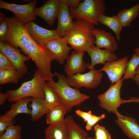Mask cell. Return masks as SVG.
<instances>
[{
	"instance_id": "cell-1",
	"label": "cell",
	"mask_w": 139,
	"mask_h": 139,
	"mask_svg": "<svg viewBox=\"0 0 139 139\" xmlns=\"http://www.w3.org/2000/svg\"><path fill=\"white\" fill-rule=\"evenodd\" d=\"M73 29L64 38L72 48L77 51H87L94 44L95 38L92 31L94 25L83 19L74 21Z\"/></svg>"
},
{
	"instance_id": "cell-2",
	"label": "cell",
	"mask_w": 139,
	"mask_h": 139,
	"mask_svg": "<svg viewBox=\"0 0 139 139\" xmlns=\"http://www.w3.org/2000/svg\"><path fill=\"white\" fill-rule=\"evenodd\" d=\"M58 81L48 82V84L58 95L61 103L66 107L69 111L74 106L80 105L82 102L89 99L90 97L82 93L79 90L73 88L69 85L64 75L55 72Z\"/></svg>"
},
{
	"instance_id": "cell-3",
	"label": "cell",
	"mask_w": 139,
	"mask_h": 139,
	"mask_svg": "<svg viewBox=\"0 0 139 139\" xmlns=\"http://www.w3.org/2000/svg\"><path fill=\"white\" fill-rule=\"evenodd\" d=\"M46 81L42 79L38 71L34 72L33 77L29 81L22 83L15 90H7L8 101L14 102L20 99L27 97H35L45 99L44 86Z\"/></svg>"
},
{
	"instance_id": "cell-4",
	"label": "cell",
	"mask_w": 139,
	"mask_h": 139,
	"mask_svg": "<svg viewBox=\"0 0 139 139\" xmlns=\"http://www.w3.org/2000/svg\"><path fill=\"white\" fill-rule=\"evenodd\" d=\"M69 9L72 18L83 19L98 26V17L101 14H105L106 8L103 0H85L80 2L76 8L69 7Z\"/></svg>"
},
{
	"instance_id": "cell-5",
	"label": "cell",
	"mask_w": 139,
	"mask_h": 139,
	"mask_svg": "<svg viewBox=\"0 0 139 139\" xmlns=\"http://www.w3.org/2000/svg\"><path fill=\"white\" fill-rule=\"evenodd\" d=\"M9 28L6 43L21 49L33 39L29 34L27 23L15 16L9 18Z\"/></svg>"
},
{
	"instance_id": "cell-6",
	"label": "cell",
	"mask_w": 139,
	"mask_h": 139,
	"mask_svg": "<svg viewBox=\"0 0 139 139\" xmlns=\"http://www.w3.org/2000/svg\"><path fill=\"white\" fill-rule=\"evenodd\" d=\"M123 80L121 79L117 82L111 85L104 93L99 95L97 98L100 107L109 112H112L117 116L120 113L117 109L123 103L120 92Z\"/></svg>"
},
{
	"instance_id": "cell-7",
	"label": "cell",
	"mask_w": 139,
	"mask_h": 139,
	"mask_svg": "<svg viewBox=\"0 0 139 139\" xmlns=\"http://www.w3.org/2000/svg\"><path fill=\"white\" fill-rule=\"evenodd\" d=\"M87 68L90 70L87 73L67 76V81L71 86L77 89L83 87L92 89L99 85L101 80L102 74L94 68Z\"/></svg>"
},
{
	"instance_id": "cell-8",
	"label": "cell",
	"mask_w": 139,
	"mask_h": 139,
	"mask_svg": "<svg viewBox=\"0 0 139 139\" xmlns=\"http://www.w3.org/2000/svg\"><path fill=\"white\" fill-rule=\"evenodd\" d=\"M37 2V1L33 0L28 4L20 5L8 3L0 0V8L13 12L15 16L27 23L36 20L34 11Z\"/></svg>"
},
{
	"instance_id": "cell-9",
	"label": "cell",
	"mask_w": 139,
	"mask_h": 139,
	"mask_svg": "<svg viewBox=\"0 0 139 139\" xmlns=\"http://www.w3.org/2000/svg\"><path fill=\"white\" fill-rule=\"evenodd\" d=\"M21 49L15 48L7 43L0 42V51L5 54L11 61L16 70L22 76L28 72V69L25 62L30 58L22 54Z\"/></svg>"
},
{
	"instance_id": "cell-10",
	"label": "cell",
	"mask_w": 139,
	"mask_h": 139,
	"mask_svg": "<svg viewBox=\"0 0 139 139\" xmlns=\"http://www.w3.org/2000/svg\"><path fill=\"white\" fill-rule=\"evenodd\" d=\"M127 56L116 60L107 62L99 71H104L108 75L111 85L116 83L121 79L124 74L128 62Z\"/></svg>"
},
{
	"instance_id": "cell-11",
	"label": "cell",
	"mask_w": 139,
	"mask_h": 139,
	"mask_svg": "<svg viewBox=\"0 0 139 139\" xmlns=\"http://www.w3.org/2000/svg\"><path fill=\"white\" fill-rule=\"evenodd\" d=\"M60 5L59 0H48L42 6L35 7L34 15L40 17L48 24L52 26L57 18Z\"/></svg>"
},
{
	"instance_id": "cell-12",
	"label": "cell",
	"mask_w": 139,
	"mask_h": 139,
	"mask_svg": "<svg viewBox=\"0 0 139 139\" xmlns=\"http://www.w3.org/2000/svg\"><path fill=\"white\" fill-rule=\"evenodd\" d=\"M55 56L56 60L59 64H63L68 57L70 50L64 38H59L45 42L44 44Z\"/></svg>"
},
{
	"instance_id": "cell-13",
	"label": "cell",
	"mask_w": 139,
	"mask_h": 139,
	"mask_svg": "<svg viewBox=\"0 0 139 139\" xmlns=\"http://www.w3.org/2000/svg\"><path fill=\"white\" fill-rule=\"evenodd\" d=\"M59 1L60 5L57 17L58 24L56 30L59 37L62 38L73 29L74 23L68 7L61 0Z\"/></svg>"
},
{
	"instance_id": "cell-14",
	"label": "cell",
	"mask_w": 139,
	"mask_h": 139,
	"mask_svg": "<svg viewBox=\"0 0 139 139\" xmlns=\"http://www.w3.org/2000/svg\"><path fill=\"white\" fill-rule=\"evenodd\" d=\"M84 52L74 50L66 59L64 71L67 76L83 72L87 68L83 59Z\"/></svg>"
},
{
	"instance_id": "cell-15",
	"label": "cell",
	"mask_w": 139,
	"mask_h": 139,
	"mask_svg": "<svg viewBox=\"0 0 139 139\" xmlns=\"http://www.w3.org/2000/svg\"><path fill=\"white\" fill-rule=\"evenodd\" d=\"M95 38L94 44L99 48H105L114 53L118 49L116 37L111 33L103 30L95 28L92 31Z\"/></svg>"
},
{
	"instance_id": "cell-16",
	"label": "cell",
	"mask_w": 139,
	"mask_h": 139,
	"mask_svg": "<svg viewBox=\"0 0 139 139\" xmlns=\"http://www.w3.org/2000/svg\"><path fill=\"white\" fill-rule=\"evenodd\" d=\"M28 30L34 40L43 44L45 42L59 38L56 29L48 30L40 27L33 21L27 23Z\"/></svg>"
},
{
	"instance_id": "cell-17",
	"label": "cell",
	"mask_w": 139,
	"mask_h": 139,
	"mask_svg": "<svg viewBox=\"0 0 139 139\" xmlns=\"http://www.w3.org/2000/svg\"><path fill=\"white\" fill-rule=\"evenodd\" d=\"M91 60L90 64H87V67L93 68L99 64H104L107 62L116 60L118 57L114 53L105 49L102 50L92 45L86 51Z\"/></svg>"
},
{
	"instance_id": "cell-18",
	"label": "cell",
	"mask_w": 139,
	"mask_h": 139,
	"mask_svg": "<svg viewBox=\"0 0 139 139\" xmlns=\"http://www.w3.org/2000/svg\"><path fill=\"white\" fill-rule=\"evenodd\" d=\"M117 116L116 123L124 133L130 138L139 139V124L135 119L120 114Z\"/></svg>"
},
{
	"instance_id": "cell-19",
	"label": "cell",
	"mask_w": 139,
	"mask_h": 139,
	"mask_svg": "<svg viewBox=\"0 0 139 139\" xmlns=\"http://www.w3.org/2000/svg\"><path fill=\"white\" fill-rule=\"evenodd\" d=\"M45 134V139H67L68 128L66 119L59 124L49 125Z\"/></svg>"
},
{
	"instance_id": "cell-20",
	"label": "cell",
	"mask_w": 139,
	"mask_h": 139,
	"mask_svg": "<svg viewBox=\"0 0 139 139\" xmlns=\"http://www.w3.org/2000/svg\"><path fill=\"white\" fill-rule=\"evenodd\" d=\"M31 98H22L12 103L10 109L6 111L4 115L10 117L15 118L20 114L31 115V109L28 108V105L29 102H31Z\"/></svg>"
},
{
	"instance_id": "cell-21",
	"label": "cell",
	"mask_w": 139,
	"mask_h": 139,
	"mask_svg": "<svg viewBox=\"0 0 139 139\" xmlns=\"http://www.w3.org/2000/svg\"><path fill=\"white\" fill-rule=\"evenodd\" d=\"M116 15L123 27L130 26L133 21L139 15V2L130 8L119 11Z\"/></svg>"
},
{
	"instance_id": "cell-22",
	"label": "cell",
	"mask_w": 139,
	"mask_h": 139,
	"mask_svg": "<svg viewBox=\"0 0 139 139\" xmlns=\"http://www.w3.org/2000/svg\"><path fill=\"white\" fill-rule=\"evenodd\" d=\"M30 106L31 108V120L35 122L44 115L47 114L49 110L45 99L40 98L32 97Z\"/></svg>"
},
{
	"instance_id": "cell-23",
	"label": "cell",
	"mask_w": 139,
	"mask_h": 139,
	"mask_svg": "<svg viewBox=\"0 0 139 139\" xmlns=\"http://www.w3.org/2000/svg\"><path fill=\"white\" fill-rule=\"evenodd\" d=\"M98 22L99 23L105 25L111 30L115 34L117 40H120V33L123 27L117 15L109 16L101 14L98 17Z\"/></svg>"
},
{
	"instance_id": "cell-24",
	"label": "cell",
	"mask_w": 139,
	"mask_h": 139,
	"mask_svg": "<svg viewBox=\"0 0 139 139\" xmlns=\"http://www.w3.org/2000/svg\"><path fill=\"white\" fill-rule=\"evenodd\" d=\"M68 111H69L68 109L62 104L55 107L49 110L46 114L47 124L49 125L59 124L65 119L64 116Z\"/></svg>"
},
{
	"instance_id": "cell-25",
	"label": "cell",
	"mask_w": 139,
	"mask_h": 139,
	"mask_svg": "<svg viewBox=\"0 0 139 139\" xmlns=\"http://www.w3.org/2000/svg\"><path fill=\"white\" fill-rule=\"evenodd\" d=\"M66 120L68 128L67 139H87V132L78 125L71 116H67Z\"/></svg>"
},
{
	"instance_id": "cell-26",
	"label": "cell",
	"mask_w": 139,
	"mask_h": 139,
	"mask_svg": "<svg viewBox=\"0 0 139 139\" xmlns=\"http://www.w3.org/2000/svg\"><path fill=\"white\" fill-rule=\"evenodd\" d=\"M44 90L45 94V100L49 110L58 105L62 104L58 94L46 82L44 84Z\"/></svg>"
},
{
	"instance_id": "cell-27",
	"label": "cell",
	"mask_w": 139,
	"mask_h": 139,
	"mask_svg": "<svg viewBox=\"0 0 139 139\" xmlns=\"http://www.w3.org/2000/svg\"><path fill=\"white\" fill-rule=\"evenodd\" d=\"M22 76L16 70H0V84H17Z\"/></svg>"
},
{
	"instance_id": "cell-28",
	"label": "cell",
	"mask_w": 139,
	"mask_h": 139,
	"mask_svg": "<svg viewBox=\"0 0 139 139\" xmlns=\"http://www.w3.org/2000/svg\"><path fill=\"white\" fill-rule=\"evenodd\" d=\"M139 66V57L134 53L131 59L128 62L124 76L122 78L123 80L129 79L134 80L136 74V69Z\"/></svg>"
},
{
	"instance_id": "cell-29",
	"label": "cell",
	"mask_w": 139,
	"mask_h": 139,
	"mask_svg": "<svg viewBox=\"0 0 139 139\" xmlns=\"http://www.w3.org/2000/svg\"><path fill=\"white\" fill-rule=\"evenodd\" d=\"M22 127L20 125H13L7 128L0 135V139H21Z\"/></svg>"
},
{
	"instance_id": "cell-30",
	"label": "cell",
	"mask_w": 139,
	"mask_h": 139,
	"mask_svg": "<svg viewBox=\"0 0 139 139\" xmlns=\"http://www.w3.org/2000/svg\"><path fill=\"white\" fill-rule=\"evenodd\" d=\"M9 28V18L0 12V42H6V38Z\"/></svg>"
},
{
	"instance_id": "cell-31",
	"label": "cell",
	"mask_w": 139,
	"mask_h": 139,
	"mask_svg": "<svg viewBox=\"0 0 139 139\" xmlns=\"http://www.w3.org/2000/svg\"><path fill=\"white\" fill-rule=\"evenodd\" d=\"M15 118L10 117L4 115L0 116V135L2 134L8 128L14 125Z\"/></svg>"
},
{
	"instance_id": "cell-32",
	"label": "cell",
	"mask_w": 139,
	"mask_h": 139,
	"mask_svg": "<svg viewBox=\"0 0 139 139\" xmlns=\"http://www.w3.org/2000/svg\"><path fill=\"white\" fill-rule=\"evenodd\" d=\"M95 139H111V135L104 127L97 124L94 126Z\"/></svg>"
},
{
	"instance_id": "cell-33",
	"label": "cell",
	"mask_w": 139,
	"mask_h": 139,
	"mask_svg": "<svg viewBox=\"0 0 139 139\" xmlns=\"http://www.w3.org/2000/svg\"><path fill=\"white\" fill-rule=\"evenodd\" d=\"M0 70H13L16 69L10 59L0 51Z\"/></svg>"
},
{
	"instance_id": "cell-34",
	"label": "cell",
	"mask_w": 139,
	"mask_h": 139,
	"mask_svg": "<svg viewBox=\"0 0 139 139\" xmlns=\"http://www.w3.org/2000/svg\"><path fill=\"white\" fill-rule=\"evenodd\" d=\"M106 115L103 114L99 116H95L94 117L86 122L85 125L86 130L89 131L92 129L93 126L100 120L105 118Z\"/></svg>"
},
{
	"instance_id": "cell-35",
	"label": "cell",
	"mask_w": 139,
	"mask_h": 139,
	"mask_svg": "<svg viewBox=\"0 0 139 139\" xmlns=\"http://www.w3.org/2000/svg\"><path fill=\"white\" fill-rule=\"evenodd\" d=\"M75 112L76 114L83 119L85 122H87L95 116L92 114L91 110L88 112H85L77 109L75 110Z\"/></svg>"
},
{
	"instance_id": "cell-36",
	"label": "cell",
	"mask_w": 139,
	"mask_h": 139,
	"mask_svg": "<svg viewBox=\"0 0 139 139\" xmlns=\"http://www.w3.org/2000/svg\"><path fill=\"white\" fill-rule=\"evenodd\" d=\"M65 3L69 8L74 9L77 7L78 5L81 1L80 0H61Z\"/></svg>"
},
{
	"instance_id": "cell-37",
	"label": "cell",
	"mask_w": 139,
	"mask_h": 139,
	"mask_svg": "<svg viewBox=\"0 0 139 139\" xmlns=\"http://www.w3.org/2000/svg\"><path fill=\"white\" fill-rule=\"evenodd\" d=\"M8 95L6 93H3L0 92V105H3L5 102L6 100L8 99Z\"/></svg>"
},
{
	"instance_id": "cell-38",
	"label": "cell",
	"mask_w": 139,
	"mask_h": 139,
	"mask_svg": "<svg viewBox=\"0 0 139 139\" xmlns=\"http://www.w3.org/2000/svg\"><path fill=\"white\" fill-rule=\"evenodd\" d=\"M139 103V97H132L129 99L127 100H123V103H131V102Z\"/></svg>"
},
{
	"instance_id": "cell-39",
	"label": "cell",
	"mask_w": 139,
	"mask_h": 139,
	"mask_svg": "<svg viewBox=\"0 0 139 139\" xmlns=\"http://www.w3.org/2000/svg\"><path fill=\"white\" fill-rule=\"evenodd\" d=\"M136 71V74L133 80L135 82L136 84L139 86V66L137 67Z\"/></svg>"
},
{
	"instance_id": "cell-40",
	"label": "cell",
	"mask_w": 139,
	"mask_h": 139,
	"mask_svg": "<svg viewBox=\"0 0 139 139\" xmlns=\"http://www.w3.org/2000/svg\"><path fill=\"white\" fill-rule=\"evenodd\" d=\"M134 51L136 55L139 57V47L134 49Z\"/></svg>"
},
{
	"instance_id": "cell-41",
	"label": "cell",
	"mask_w": 139,
	"mask_h": 139,
	"mask_svg": "<svg viewBox=\"0 0 139 139\" xmlns=\"http://www.w3.org/2000/svg\"><path fill=\"white\" fill-rule=\"evenodd\" d=\"M95 139V138H92L91 137H88V139Z\"/></svg>"
}]
</instances>
